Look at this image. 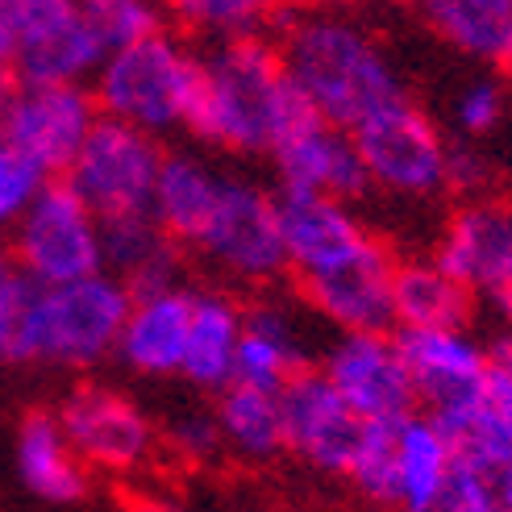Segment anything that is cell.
<instances>
[{
    "mask_svg": "<svg viewBox=\"0 0 512 512\" xmlns=\"http://www.w3.org/2000/svg\"><path fill=\"white\" fill-rule=\"evenodd\" d=\"M292 75L279 46L263 34L221 38L217 50L196 55L179 96V125L238 155H267Z\"/></svg>",
    "mask_w": 512,
    "mask_h": 512,
    "instance_id": "6da1fadb",
    "label": "cell"
},
{
    "mask_svg": "<svg viewBox=\"0 0 512 512\" xmlns=\"http://www.w3.org/2000/svg\"><path fill=\"white\" fill-rule=\"evenodd\" d=\"M279 25H284V34L275 46L284 55V67L325 121L354 130L363 117L408 96L379 42L334 9L296 13Z\"/></svg>",
    "mask_w": 512,
    "mask_h": 512,
    "instance_id": "7a4b0ae2",
    "label": "cell"
},
{
    "mask_svg": "<svg viewBox=\"0 0 512 512\" xmlns=\"http://www.w3.org/2000/svg\"><path fill=\"white\" fill-rule=\"evenodd\" d=\"M130 288L113 271H96L71 284H34L30 300L5 346L9 363H67L88 367L117 350L121 325L130 317Z\"/></svg>",
    "mask_w": 512,
    "mask_h": 512,
    "instance_id": "3957f363",
    "label": "cell"
},
{
    "mask_svg": "<svg viewBox=\"0 0 512 512\" xmlns=\"http://www.w3.org/2000/svg\"><path fill=\"white\" fill-rule=\"evenodd\" d=\"M267 155L275 159L279 188L300 192H325L338 200H363L371 192L367 163L358 155L350 130L325 121L321 109L300 92V84H288L284 109L275 121V138Z\"/></svg>",
    "mask_w": 512,
    "mask_h": 512,
    "instance_id": "277c9868",
    "label": "cell"
},
{
    "mask_svg": "<svg viewBox=\"0 0 512 512\" xmlns=\"http://www.w3.org/2000/svg\"><path fill=\"white\" fill-rule=\"evenodd\" d=\"M163 155L167 150L159 146V134H146L130 121L100 113L80 146V155L63 171V179L84 196L96 221L150 213Z\"/></svg>",
    "mask_w": 512,
    "mask_h": 512,
    "instance_id": "5b68a950",
    "label": "cell"
},
{
    "mask_svg": "<svg viewBox=\"0 0 512 512\" xmlns=\"http://www.w3.org/2000/svg\"><path fill=\"white\" fill-rule=\"evenodd\" d=\"M192 59V50H184L167 30L109 50L105 63L96 67V109L146 134L171 130L179 125V96H184Z\"/></svg>",
    "mask_w": 512,
    "mask_h": 512,
    "instance_id": "8992f818",
    "label": "cell"
},
{
    "mask_svg": "<svg viewBox=\"0 0 512 512\" xmlns=\"http://www.w3.org/2000/svg\"><path fill=\"white\" fill-rule=\"evenodd\" d=\"M13 259L34 284H71L105 271L100 221L63 175L46 179V188L13 225Z\"/></svg>",
    "mask_w": 512,
    "mask_h": 512,
    "instance_id": "52a82bcc",
    "label": "cell"
},
{
    "mask_svg": "<svg viewBox=\"0 0 512 512\" xmlns=\"http://www.w3.org/2000/svg\"><path fill=\"white\" fill-rule=\"evenodd\" d=\"M350 138L367 163L371 188L413 200L446 192V138L413 105V96L363 117L350 130Z\"/></svg>",
    "mask_w": 512,
    "mask_h": 512,
    "instance_id": "ba28073f",
    "label": "cell"
},
{
    "mask_svg": "<svg viewBox=\"0 0 512 512\" xmlns=\"http://www.w3.org/2000/svg\"><path fill=\"white\" fill-rule=\"evenodd\" d=\"M396 254L375 234H363L354 246L338 250L309 271H296V288L309 309L325 321H334L342 334L354 329H392V279H396Z\"/></svg>",
    "mask_w": 512,
    "mask_h": 512,
    "instance_id": "9c48e42d",
    "label": "cell"
},
{
    "mask_svg": "<svg viewBox=\"0 0 512 512\" xmlns=\"http://www.w3.org/2000/svg\"><path fill=\"white\" fill-rule=\"evenodd\" d=\"M200 254L242 284H275L288 271L275 196L250 179H221L217 209L196 238Z\"/></svg>",
    "mask_w": 512,
    "mask_h": 512,
    "instance_id": "30bf717a",
    "label": "cell"
},
{
    "mask_svg": "<svg viewBox=\"0 0 512 512\" xmlns=\"http://www.w3.org/2000/svg\"><path fill=\"white\" fill-rule=\"evenodd\" d=\"M275 396L279 417H284V450L300 454L317 471L346 475L367 421L342 400V392L325 379V371L300 367Z\"/></svg>",
    "mask_w": 512,
    "mask_h": 512,
    "instance_id": "8fae6325",
    "label": "cell"
},
{
    "mask_svg": "<svg viewBox=\"0 0 512 512\" xmlns=\"http://www.w3.org/2000/svg\"><path fill=\"white\" fill-rule=\"evenodd\" d=\"M325 379L363 421H400L417 413V388L388 329H354L325 354Z\"/></svg>",
    "mask_w": 512,
    "mask_h": 512,
    "instance_id": "7c38bea8",
    "label": "cell"
},
{
    "mask_svg": "<svg viewBox=\"0 0 512 512\" xmlns=\"http://www.w3.org/2000/svg\"><path fill=\"white\" fill-rule=\"evenodd\" d=\"M96 117V96L80 84H21L5 125V142H13L25 159H34L55 179L80 155Z\"/></svg>",
    "mask_w": 512,
    "mask_h": 512,
    "instance_id": "4fadbf2b",
    "label": "cell"
},
{
    "mask_svg": "<svg viewBox=\"0 0 512 512\" xmlns=\"http://www.w3.org/2000/svg\"><path fill=\"white\" fill-rule=\"evenodd\" d=\"M59 425L75 454L88 467L105 471H134L155 446V429H150L142 408L130 396L100 388V383H84L63 400Z\"/></svg>",
    "mask_w": 512,
    "mask_h": 512,
    "instance_id": "5bb4252c",
    "label": "cell"
},
{
    "mask_svg": "<svg viewBox=\"0 0 512 512\" xmlns=\"http://www.w3.org/2000/svg\"><path fill=\"white\" fill-rule=\"evenodd\" d=\"M404 367L413 375L417 404L429 408V417L458 413L483 396V375H488V350H483L467 329H408L392 334Z\"/></svg>",
    "mask_w": 512,
    "mask_h": 512,
    "instance_id": "9a60e30c",
    "label": "cell"
},
{
    "mask_svg": "<svg viewBox=\"0 0 512 512\" xmlns=\"http://www.w3.org/2000/svg\"><path fill=\"white\" fill-rule=\"evenodd\" d=\"M433 263L471 292H496L512 275V209L504 200L475 196L446 221Z\"/></svg>",
    "mask_w": 512,
    "mask_h": 512,
    "instance_id": "2e32d148",
    "label": "cell"
},
{
    "mask_svg": "<svg viewBox=\"0 0 512 512\" xmlns=\"http://www.w3.org/2000/svg\"><path fill=\"white\" fill-rule=\"evenodd\" d=\"M192 304L196 292H184L179 284L134 296L130 317H125L117 338V354L142 375H175L184 363Z\"/></svg>",
    "mask_w": 512,
    "mask_h": 512,
    "instance_id": "e0dca14e",
    "label": "cell"
},
{
    "mask_svg": "<svg viewBox=\"0 0 512 512\" xmlns=\"http://www.w3.org/2000/svg\"><path fill=\"white\" fill-rule=\"evenodd\" d=\"M279 213V234H284L288 250V271H309L325 259H334L338 250L354 246L367 234V225L358 221L346 200L325 196V192H300V188H279L275 196Z\"/></svg>",
    "mask_w": 512,
    "mask_h": 512,
    "instance_id": "ac0fdd59",
    "label": "cell"
},
{
    "mask_svg": "<svg viewBox=\"0 0 512 512\" xmlns=\"http://www.w3.org/2000/svg\"><path fill=\"white\" fill-rule=\"evenodd\" d=\"M17 471L25 488L50 504H75L88 496V463L46 408H30L17 429Z\"/></svg>",
    "mask_w": 512,
    "mask_h": 512,
    "instance_id": "d6986e66",
    "label": "cell"
},
{
    "mask_svg": "<svg viewBox=\"0 0 512 512\" xmlns=\"http://www.w3.org/2000/svg\"><path fill=\"white\" fill-rule=\"evenodd\" d=\"M100 250H105V271H113L130 296H146L175 284V242L155 221V213H125L100 221Z\"/></svg>",
    "mask_w": 512,
    "mask_h": 512,
    "instance_id": "ffe728a7",
    "label": "cell"
},
{
    "mask_svg": "<svg viewBox=\"0 0 512 512\" xmlns=\"http://www.w3.org/2000/svg\"><path fill=\"white\" fill-rule=\"evenodd\" d=\"M217 196H221V175L204 159L175 150V155H163L150 213H155V221L167 229L175 246H196V238L204 234V225H209L217 209Z\"/></svg>",
    "mask_w": 512,
    "mask_h": 512,
    "instance_id": "44dd1931",
    "label": "cell"
},
{
    "mask_svg": "<svg viewBox=\"0 0 512 512\" xmlns=\"http://www.w3.org/2000/svg\"><path fill=\"white\" fill-rule=\"evenodd\" d=\"M396 325L408 329H467L475 313V292L446 275L433 259L396 263L392 279Z\"/></svg>",
    "mask_w": 512,
    "mask_h": 512,
    "instance_id": "7402d4cb",
    "label": "cell"
},
{
    "mask_svg": "<svg viewBox=\"0 0 512 512\" xmlns=\"http://www.w3.org/2000/svg\"><path fill=\"white\" fill-rule=\"evenodd\" d=\"M300 367H309V363H304V354L296 346V329H292L284 309H275V304H254L250 313H242L234 383L279 392Z\"/></svg>",
    "mask_w": 512,
    "mask_h": 512,
    "instance_id": "603a6c76",
    "label": "cell"
},
{
    "mask_svg": "<svg viewBox=\"0 0 512 512\" xmlns=\"http://www.w3.org/2000/svg\"><path fill=\"white\" fill-rule=\"evenodd\" d=\"M242 338V309L229 296L200 292L192 304V325H188V346L179 375L192 379L196 388H225L234 383V354Z\"/></svg>",
    "mask_w": 512,
    "mask_h": 512,
    "instance_id": "cb8c5ba5",
    "label": "cell"
},
{
    "mask_svg": "<svg viewBox=\"0 0 512 512\" xmlns=\"http://www.w3.org/2000/svg\"><path fill=\"white\" fill-rule=\"evenodd\" d=\"M425 25L471 59L500 63L512 38V0H417Z\"/></svg>",
    "mask_w": 512,
    "mask_h": 512,
    "instance_id": "d4e9b609",
    "label": "cell"
},
{
    "mask_svg": "<svg viewBox=\"0 0 512 512\" xmlns=\"http://www.w3.org/2000/svg\"><path fill=\"white\" fill-rule=\"evenodd\" d=\"M105 55H109L105 42L92 34V25L80 13V21H71L67 30L13 50L9 67L17 71L21 84H80L84 75H96Z\"/></svg>",
    "mask_w": 512,
    "mask_h": 512,
    "instance_id": "484cf974",
    "label": "cell"
},
{
    "mask_svg": "<svg viewBox=\"0 0 512 512\" xmlns=\"http://www.w3.org/2000/svg\"><path fill=\"white\" fill-rule=\"evenodd\" d=\"M454 463V450L446 442L442 425L429 413H408L400 421V504L404 512H429L438 500L446 471Z\"/></svg>",
    "mask_w": 512,
    "mask_h": 512,
    "instance_id": "4316f807",
    "label": "cell"
},
{
    "mask_svg": "<svg viewBox=\"0 0 512 512\" xmlns=\"http://www.w3.org/2000/svg\"><path fill=\"white\" fill-rule=\"evenodd\" d=\"M221 442L234 446L246 458H271L284 450V417H279V396L250 383H225L217 404Z\"/></svg>",
    "mask_w": 512,
    "mask_h": 512,
    "instance_id": "83f0119b",
    "label": "cell"
},
{
    "mask_svg": "<svg viewBox=\"0 0 512 512\" xmlns=\"http://www.w3.org/2000/svg\"><path fill=\"white\" fill-rule=\"evenodd\" d=\"M442 425L446 442L454 450V458H467V463L492 471V467H512V417L500 413L496 404L488 400H475L458 413L446 417H433Z\"/></svg>",
    "mask_w": 512,
    "mask_h": 512,
    "instance_id": "f1b7e54d",
    "label": "cell"
},
{
    "mask_svg": "<svg viewBox=\"0 0 512 512\" xmlns=\"http://www.w3.org/2000/svg\"><path fill=\"white\" fill-rule=\"evenodd\" d=\"M400 421H367L346 471L354 488L383 508L400 504Z\"/></svg>",
    "mask_w": 512,
    "mask_h": 512,
    "instance_id": "f546056e",
    "label": "cell"
},
{
    "mask_svg": "<svg viewBox=\"0 0 512 512\" xmlns=\"http://www.w3.org/2000/svg\"><path fill=\"white\" fill-rule=\"evenodd\" d=\"M279 9H284L279 0H167V13L188 34L204 38L259 34L263 21H271Z\"/></svg>",
    "mask_w": 512,
    "mask_h": 512,
    "instance_id": "4dcf8cb0",
    "label": "cell"
},
{
    "mask_svg": "<svg viewBox=\"0 0 512 512\" xmlns=\"http://www.w3.org/2000/svg\"><path fill=\"white\" fill-rule=\"evenodd\" d=\"M167 0H80V13L105 50H121L163 30Z\"/></svg>",
    "mask_w": 512,
    "mask_h": 512,
    "instance_id": "1f68e13d",
    "label": "cell"
},
{
    "mask_svg": "<svg viewBox=\"0 0 512 512\" xmlns=\"http://www.w3.org/2000/svg\"><path fill=\"white\" fill-rule=\"evenodd\" d=\"M71 21H80V0H0V30L13 50L59 34Z\"/></svg>",
    "mask_w": 512,
    "mask_h": 512,
    "instance_id": "d6a6232c",
    "label": "cell"
},
{
    "mask_svg": "<svg viewBox=\"0 0 512 512\" xmlns=\"http://www.w3.org/2000/svg\"><path fill=\"white\" fill-rule=\"evenodd\" d=\"M46 179L50 175L34 159H25L13 142L0 138V225H17L34 196L46 188Z\"/></svg>",
    "mask_w": 512,
    "mask_h": 512,
    "instance_id": "836d02e7",
    "label": "cell"
},
{
    "mask_svg": "<svg viewBox=\"0 0 512 512\" xmlns=\"http://www.w3.org/2000/svg\"><path fill=\"white\" fill-rule=\"evenodd\" d=\"M429 512H492V492H488L483 467L467 463V458H454Z\"/></svg>",
    "mask_w": 512,
    "mask_h": 512,
    "instance_id": "e575fe53",
    "label": "cell"
},
{
    "mask_svg": "<svg viewBox=\"0 0 512 512\" xmlns=\"http://www.w3.org/2000/svg\"><path fill=\"white\" fill-rule=\"evenodd\" d=\"M500 117H504V92H500L496 80H475L454 100V121H458V130H463L467 138L492 134Z\"/></svg>",
    "mask_w": 512,
    "mask_h": 512,
    "instance_id": "d590c367",
    "label": "cell"
},
{
    "mask_svg": "<svg viewBox=\"0 0 512 512\" xmlns=\"http://www.w3.org/2000/svg\"><path fill=\"white\" fill-rule=\"evenodd\" d=\"M492 184V163L483 159V150H475L471 142H454L446 146V188L458 196H483Z\"/></svg>",
    "mask_w": 512,
    "mask_h": 512,
    "instance_id": "8d00e7d4",
    "label": "cell"
},
{
    "mask_svg": "<svg viewBox=\"0 0 512 512\" xmlns=\"http://www.w3.org/2000/svg\"><path fill=\"white\" fill-rule=\"evenodd\" d=\"M34 292V279L17 267L13 254L0 250V358H5V346L13 338V325L25 309V300Z\"/></svg>",
    "mask_w": 512,
    "mask_h": 512,
    "instance_id": "74e56055",
    "label": "cell"
},
{
    "mask_svg": "<svg viewBox=\"0 0 512 512\" xmlns=\"http://www.w3.org/2000/svg\"><path fill=\"white\" fill-rule=\"evenodd\" d=\"M171 446L179 454H188L192 463L200 458H213L217 446H221V429H217V417H184L171 425Z\"/></svg>",
    "mask_w": 512,
    "mask_h": 512,
    "instance_id": "f35d334b",
    "label": "cell"
},
{
    "mask_svg": "<svg viewBox=\"0 0 512 512\" xmlns=\"http://www.w3.org/2000/svg\"><path fill=\"white\" fill-rule=\"evenodd\" d=\"M483 400L496 404L500 413L512 417V367L508 363H496L488 354V375H483Z\"/></svg>",
    "mask_w": 512,
    "mask_h": 512,
    "instance_id": "ab89813d",
    "label": "cell"
},
{
    "mask_svg": "<svg viewBox=\"0 0 512 512\" xmlns=\"http://www.w3.org/2000/svg\"><path fill=\"white\" fill-rule=\"evenodd\" d=\"M488 475V492H492V512H512V467H492Z\"/></svg>",
    "mask_w": 512,
    "mask_h": 512,
    "instance_id": "60d3db41",
    "label": "cell"
},
{
    "mask_svg": "<svg viewBox=\"0 0 512 512\" xmlns=\"http://www.w3.org/2000/svg\"><path fill=\"white\" fill-rule=\"evenodd\" d=\"M17 96H21V80H17V71L5 63L0 67V138H5V125H9V113L17 105Z\"/></svg>",
    "mask_w": 512,
    "mask_h": 512,
    "instance_id": "b9f144b4",
    "label": "cell"
},
{
    "mask_svg": "<svg viewBox=\"0 0 512 512\" xmlns=\"http://www.w3.org/2000/svg\"><path fill=\"white\" fill-rule=\"evenodd\" d=\"M121 512H179L171 500L163 496H150V492H121Z\"/></svg>",
    "mask_w": 512,
    "mask_h": 512,
    "instance_id": "7bdbcfd3",
    "label": "cell"
},
{
    "mask_svg": "<svg viewBox=\"0 0 512 512\" xmlns=\"http://www.w3.org/2000/svg\"><path fill=\"white\" fill-rule=\"evenodd\" d=\"M284 9L292 13H321V9H338V5H350V0H279Z\"/></svg>",
    "mask_w": 512,
    "mask_h": 512,
    "instance_id": "ee69618b",
    "label": "cell"
},
{
    "mask_svg": "<svg viewBox=\"0 0 512 512\" xmlns=\"http://www.w3.org/2000/svg\"><path fill=\"white\" fill-rule=\"evenodd\" d=\"M492 300H496V309H500V317L508 321V329H512V275L504 279V284L492 292Z\"/></svg>",
    "mask_w": 512,
    "mask_h": 512,
    "instance_id": "f6af8a7d",
    "label": "cell"
},
{
    "mask_svg": "<svg viewBox=\"0 0 512 512\" xmlns=\"http://www.w3.org/2000/svg\"><path fill=\"white\" fill-rule=\"evenodd\" d=\"M488 354L496 358V363H508V367H512V334H504V338H500V342H496Z\"/></svg>",
    "mask_w": 512,
    "mask_h": 512,
    "instance_id": "bcb514c9",
    "label": "cell"
},
{
    "mask_svg": "<svg viewBox=\"0 0 512 512\" xmlns=\"http://www.w3.org/2000/svg\"><path fill=\"white\" fill-rule=\"evenodd\" d=\"M13 59V42H9V34L5 30H0V67H5Z\"/></svg>",
    "mask_w": 512,
    "mask_h": 512,
    "instance_id": "7dc6e473",
    "label": "cell"
},
{
    "mask_svg": "<svg viewBox=\"0 0 512 512\" xmlns=\"http://www.w3.org/2000/svg\"><path fill=\"white\" fill-rule=\"evenodd\" d=\"M500 67L512 75V38H508V46H504V55H500Z\"/></svg>",
    "mask_w": 512,
    "mask_h": 512,
    "instance_id": "c3c4849f",
    "label": "cell"
},
{
    "mask_svg": "<svg viewBox=\"0 0 512 512\" xmlns=\"http://www.w3.org/2000/svg\"><path fill=\"white\" fill-rule=\"evenodd\" d=\"M392 5H400V0H392Z\"/></svg>",
    "mask_w": 512,
    "mask_h": 512,
    "instance_id": "681fc988",
    "label": "cell"
}]
</instances>
